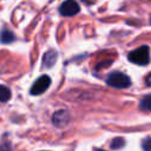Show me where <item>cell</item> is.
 <instances>
[{
  "label": "cell",
  "instance_id": "8fae6325",
  "mask_svg": "<svg viewBox=\"0 0 151 151\" xmlns=\"http://www.w3.org/2000/svg\"><path fill=\"white\" fill-rule=\"evenodd\" d=\"M142 149L144 151H151V137H145L142 140Z\"/></svg>",
  "mask_w": 151,
  "mask_h": 151
},
{
  "label": "cell",
  "instance_id": "30bf717a",
  "mask_svg": "<svg viewBox=\"0 0 151 151\" xmlns=\"http://www.w3.org/2000/svg\"><path fill=\"white\" fill-rule=\"evenodd\" d=\"M124 145H125V139L122 138V137H116V138L111 142L110 147L113 149V150H119V149L124 147Z\"/></svg>",
  "mask_w": 151,
  "mask_h": 151
},
{
  "label": "cell",
  "instance_id": "52a82bcc",
  "mask_svg": "<svg viewBox=\"0 0 151 151\" xmlns=\"http://www.w3.org/2000/svg\"><path fill=\"white\" fill-rule=\"evenodd\" d=\"M15 39L14 34L8 29H2L0 33V41L4 44H9Z\"/></svg>",
  "mask_w": 151,
  "mask_h": 151
},
{
  "label": "cell",
  "instance_id": "5bb4252c",
  "mask_svg": "<svg viewBox=\"0 0 151 151\" xmlns=\"http://www.w3.org/2000/svg\"><path fill=\"white\" fill-rule=\"evenodd\" d=\"M150 24H151V17H150Z\"/></svg>",
  "mask_w": 151,
  "mask_h": 151
},
{
  "label": "cell",
  "instance_id": "7c38bea8",
  "mask_svg": "<svg viewBox=\"0 0 151 151\" xmlns=\"http://www.w3.org/2000/svg\"><path fill=\"white\" fill-rule=\"evenodd\" d=\"M145 84H146L147 86H151V73L145 78Z\"/></svg>",
  "mask_w": 151,
  "mask_h": 151
},
{
  "label": "cell",
  "instance_id": "3957f363",
  "mask_svg": "<svg viewBox=\"0 0 151 151\" xmlns=\"http://www.w3.org/2000/svg\"><path fill=\"white\" fill-rule=\"evenodd\" d=\"M51 85V78L47 76V74H44L41 77H39L34 84L31 86V90H29V93L33 94V96H39V94H42Z\"/></svg>",
  "mask_w": 151,
  "mask_h": 151
},
{
  "label": "cell",
  "instance_id": "277c9868",
  "mask_svg": "<svg viewBox=\"0 0 151 151\" xmlns=\"http://www.w3.org/2000/svg\"><path fill=\"white\" fill-rule=\"evenodd\" d=\"M79 12L80 7L76 0H65L59 7V13L64 17H73Z\"/></svg>",
  "mask_w": 151,
  "mask_h": 151
},
{
  "label": "cell",
  "instance_id": "5b68a950",
  "mask_svg": "<svg viewBox=\"0 0 151 151\" xmlns=\"http://www.w3.org/2000/svg\"><path fill=\"white\" fill-rule=\"evenodd\" d=\"M71 122V114L68 111L66 110H59V111H55L52 116V123L55 127H59V129H63L65 127L66 125H68Z\"/></svg>",
  "mask_w": 151,
  "mask_h": 151
},
{
  "label": "cell",
  "instance_id": "4fadbf2b",
  "mask_svg": "<svg viewBox=\"0 0 151 151\" xmlns=\"http://www.w3.org/2000/svg\"><path fill=\"white\" fill-rule=\"evenodd\" d=\"M92 151H105V150H103V149H99V147H94Z\"/></svg>",
  "mask_w": 151,
  "mask_h": 151
},
{
  "label": "cell",
  "instance_id": "ba28073f",
  "mask_svg": "<svg viewBox=\"0 0 151 151\" xmlns=\"http://www.w3.org/2000/svg\"><path fill=\"white\" fill-rule=\"evenodd\" d=\"M139 107L144 111H151V94H146L140 99Z\"/></svg>",
  "mask_w": 151,
  "mask_h": 151
},
{
  "label": "cell",
  "instance_id": "8992f818",
  "mask_svg": "<svg viewBox=\"0 0 151 151\" xmlns=\"http://www.w3.org/2000/svg\"><path fill=\"white\" fill-rule=\"evenodd\" d=\"M57 58H58V53L53 50L46 52L42 57V67L44 68H51L55 61H57Z\"/></svg>",
  "mask_w": 151,
  "mask_h": 151
},
{
  "label": "cell",
  "instance_id": "9c48e42d",
  "mask_svg": "<svg viewBox=\"0 0 151 151\" xmlns=\"http://www.w3.org/2000/svg\"><path fill=\"white\" fill-rule=\"evenodd\" d=\"M12 93H11V90L5 86V85H0V101L1 103H5L7 100H9Z\"/></svg>",
  "mask_w": 151,
  "mask_h": 151
},
{
  "label": "cell",
  "instance_id": "6da1fadb",
  "mask_svg": "<svg viewBox=\"0 0 151 151\" xmlns=\"http://www.w3.org/2000/svg\"><path fill=\"white\" fill-rule=\"evenodd\" d=\"M106 84L114 88H127L131 86V79L123 72H111L106 78Z\"/></svg>",
  "mask_w": 151,
  "mask_h": 151
},
{
  "label": "cell",
  "instance_id": "7a4b0ae2",
  "mask_svg": "<svg viewBox=\"0 0 151 151\" xmlns=\"http://www.w3.org/2000/svg\"><path fill=\"white\" fill-rule=\"evenodd\" d=\"M127 59L130 63H133L136 65H147L150 63V50L146 45L140 46L133 51H131L127 54Z\"/></svg>",
  "mask_w": 151,
  "mask_h": 151
}]
</instances>
